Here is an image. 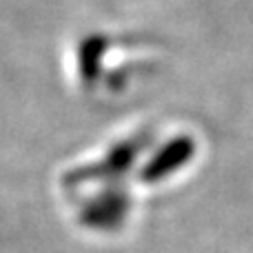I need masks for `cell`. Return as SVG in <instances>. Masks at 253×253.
Here are the masks:
<instances>
[{
	"label": "cell",
	"instance_id": "1",
	"mask_svg": "<svg viewBox=\"0 0 253 253\" xmlns=\"http://www.w3.org/2000/svg\"><path fill=\"white\" fill-rule=\"evenodd\" d=\"M191 151H193L191 140L182 138V140L171 142L169 147L165 149V153L158 156L156 160L147 167V171H144V180H158V178H162V175H167L171 169H175V167H180L182 162H187V158L191 156Z\"/></svg>",
	"mask_w": 253,
	"mask_h": 253
},
{
	"label": "cell",
	"instance_id": "2",
	"mask_svg": "<svg viewBox=\"0 0 253 253\" xmlns=\"http://www.w3.org/2000/svg\"><path fill=\"white\" fill-rule=\"evenodd\" d=\"M126 213V205L123 202V198H102L100 202L91 205V209L87 207L84 211V222L96 224V227H114L123 220V215Z\"/></svg>",
	"mask_w": 253,
	"mask_h": 253
}]
</instances>
